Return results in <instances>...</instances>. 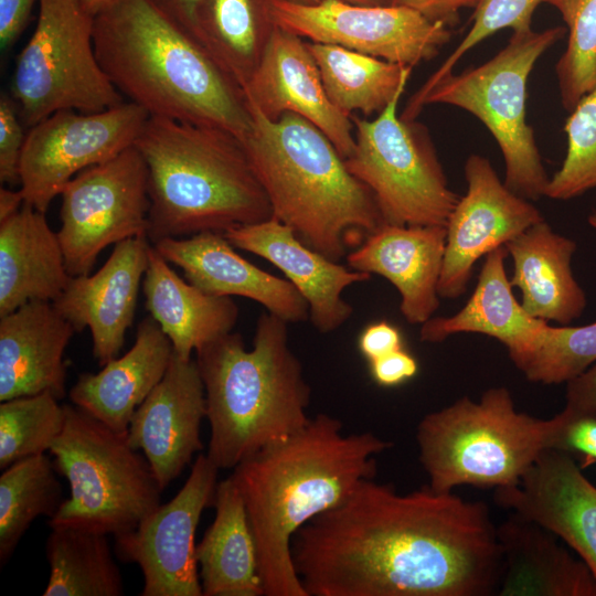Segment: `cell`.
<instances>
[{
    "label": "cell",
    "mask_w": 596,
    "mask_h": 596,
    "mask_svg": "<svg viewBox=\"0 0 596 596\" xmlns=\"http://www.w3.org/2000/svg\"><path fill=\"white\" fill-rule=\"evenodd\" d=\"M291 552L308 596H489L502 575L485 502L374 478L299 529Z\"/></svg>",
    "instance_id": "obj_1"
},
{
    "label": "cell",
    "mask_w": 596,
    "mask_h": 596,
    "mask_svg": "<svg viewBox=\"0 0 596 596\" xmlns=\"http://www.w3.org/2000/svg\"><path fill=\"white\" fill-rule=\"evenodd\" d=\"M392 443L373 433H343L324 413L298 432L240 462L231 475L255 539L264 596H308L296 572L291 542L317 515L375 478L376 456Z\"/></svg>",
    "instance_id": "obj_2"
},
{
    "label": "cell",
    "mask_w": 596,
    "mask_h": 596,
    "mask_svg": "<svg viewBox=\"0 0 596 596\" xmlns=\"http://www.w3.org/2000/svg\"><path fill=\"white\" fill-rule=\"evenodd\" d=\"M96 56L109 81L149 116L227 130L252 117L240 84L206 46L152 0H113L94 15Z\"/></svg>",
    "instance_id": "obj_3"
},
{
    "label": "cell",
    "mask_w": 596,
    "mask_h": 596,
    "mask_svg": "<svg viewBox=\"0 0 596 596\" xmlns=\"http://www.w3.org/2000/svg\"><path fill=\"white\" fill-rule=\"evenodd\" d=\"M246 102L252 123L243 145L273 217L305 245L340 262L350 245L358 247L385 224L373 194L309 120L289 111L272 120Z\"/></svg>",
    "instance_id": "obj_4"
},
{
    "label": "cell",
    "mask_w": 596,
    "mask_h": 596,
    "mask_svg": "<svg viewBox=\"0 0 596 596\" xmlns=\"http://www.w3.org/2000/svg\"><path fill=\"white\" fill-rule=\"evenodd\" d=\"M134 146L148 168L151 244L273 217L243 141L232 132L149 116Z\"/></svg>",
    "instance_id": "obj_5"
},
{
    "label": "cell",
    "mask_w": 596,
    "mask_h": 596,
    "mask_svg": "<svg viewBox=\"0 0 596 596\" xmlns=\"http://www.w3.org/2000/svg\"><path fill=\"white\" fill-rule=\"evenodd\" d=\"M288 324L266 310L251 350L232 331L195 352L211 428L206 456L219 469H234L310 419L311 390L289 345Z\"/></svg>",
    "instance_id": "obj_6"
},
{
    "label": "cell",
    "mask_w": 596,
    "mask_h": 596,
    "mask_svg": "<svg viewBox=\"0 0 596 596\" xmlns=\"http://www.w3.org/2000/svg\"><path fill=\"white\" fill-rule=\"evenodd\" d=\"M552 426V418L518 412L507 387H490L478 402L462 396L425 415L416 432L418 458L438 492L515 486L549 448Z\"/></svg>",
    "instance_id": "obj_7"
},
{
    "label": "cell",
    "mask_w": 596,
    "mask_h": 596,
    "mask_svg": "<svg viewBox=\"0 0 596 596\" xmlns=\"http://www.w3.org/2000/svg\"><path fill=\"white\" fill-rule=\"evenodd\" d=\"M65 425L50 453L70 485V497L49 521L118 535L134 530L160 503L163 491L127 434H119L75 405H64Z\"/></svg>",
    "instance_id": "obj_8"
},
{
    "label": "cell",
    "mask_w": 596,
    "mask_h": 596,
    "mask_svg": "<svg viewBox=\"0 0 596 596\" xmlns=\"http://www.w3.org/2000/svg\"><path fill=\"white\" fill-rule=\"evenodd\" d=\"M563 26L513 32L508 44L486 63L450 73L423 97L429 104L459 107L477 117L496 139L505 163L504 184L514 193L538 200L550 178L543 167L532 127L526 123V85L539 58L565 34Z\"/></svg>",
    "instance_id": "obj_9"
},
{
    "label": "cell",
    "mask_w": 596,
    "mask_h": 596,
    "mask_svg": "<svg viewBox=\"0 0 596 596\" xmlns=\"http://www.w3.org/2000/svg\"><path fill=\"white\" fill-rule=\"evenodd\" d=\"M35 29L19 53L11 97L25 127L65 109L96 113L125 102L96 56L94 17L82 0H39Z\"/></svg>",
    "instance_id": "obj_10"
},
{
    "label": "cell",
    "mask_w": 596,
    "mask_h": 596,
    "mask_svg": "<svg viewBox=\"0 0 596 596\" xmlns=\"http://www.w3.org/2000/svg\"><path fill=\"white\" fill-rule=\"evenodd\" d=\"M403 93L373 120L351 116L355 148L344 163L386 224L446 226L460 195L449 188L426 129L397 116Z\"/></svg>",
    "instance_id": "obj_11"
},
{
    "label": "cell",
    "mask_w": 596,
    "mask_h": 596,
    "mask_svg": "<svg viewBox=\"0 0 596 596\" xmlns=\"http://www.w3.org/2000/svg\"><path fill=\"white\" fill-rule=\"evenodd\" d=\"M61 196L62 225L56 233L71 276L88 275L110 244L147 235L148 168L135 146L81 171Z\"/></svg>",
    "instance_id": "obj_12"
},
{
    "label": "cell",
    "mask_w": 596,
    "mask_h": 596,
    "mask_svg": "<svg viewBox=\"0 0 596 596\" xmlns=\"http://www.w3.org/2000/svg\"><path fill=\"white\" fill-rule=\"evenodd\" d=\"M148 118L124 102L96 113L60 110L30 127L19 169L24 203L45 213L76 174L134 146Z\"/></svg>",
    "instance_id": "obj_13"
},
{
    "label": "cell",
    "mask_w": 596,
    "mask_h": 596,
    "mask_svg": "<svg viewBox=\"0 0 596 596\" xmlns=\"http://www.w3.org/2000/svg\"><path fill=\"white\" fill-rule=\"evenodd\" d=\"M273 25L315 43L339 45L414 67L434 58L450 40L449 26L394 6H359L327 0L304 4L269 0Z\"/></svg>",
    "instance_id": "obj_14"
},
{
    "label": "cell",
    "mask_w": 596,
    "mask_h": 596,
    "mask_svg": "<svg viewBox=\"0 0 596 596\" xmlns=\"http://www.w3.org/2000/svg\"><path fill=\"white\" fill-rule=\"evenodd\" d=\"M219 468L200 453L183 487L137 528L115 535V553L137 564L143 577L141 596H203L196 561L195 531L213 504Z\"/></svg>",
    "instance_id": "obj_15"
},
{
    "label": "cell",
    "mask_w": 596,
    "mask_h": 596,
    "mask_svg": "<svg viewBox=\"0 0 596 596\" xmlns=\"http://www.w3.org/2000/svg\"><path fill=\"white\" fill-rule=\"evenodd\" d=\"M467 190L446 224V245L438 283L443 299H457L468 287L475 264L488 253L544 220L530 200L502 182L489 159L470 155L464 167Z\"/></svg>",
    "instance_id": "obj_16"
},
{
    "label": "cell",
    "mask_w": 596,
    "mask_h": 596,
    "mask_svg": "<svg viewBox=\"0 0 596 596\" xmlns=\"http://www.w3.org/2000/svg\"><path fill=\"white\" fill-rule=\"evenodd\" d=\"M246 100L272 120L294 113L309 120L343 159L354 151L351 117L329 99L313 56L300 36L274 26L264 52L242 85Z\"/></svg>",
    "instance_id": "obj_17"
},
{
    "label": "cell",
    "mask_w": 596,
    "mask_h": 596,
    "mask_svg": "<svg viewBox=\"0 0 596 596\" xmlns=\"http://www.w3.org/2000/svg\"><path fill=\"white\" fill-rule=\"evenodd\" d=\"M204 384L195 359L172 352L168 369L130 421L127 438L141 450L164 490L203 450Z\"/></svg>",
    "instance_id": "obj_18"
},
{
    "label": "cell",
    "mask_w": 596,
    "mask_h": 596,
    "mask_svg": "<svg viewBox=\"0 0 596 596\" xmlns=\"http://www.w3.org/2000/svg\"><path fill=\"white\" fill-rule=\"evenodd\" d=\"M574 457L544 449L520 482L497 488L498 505L554 533L596 577V487Z\"/></svg>",
    "instance_id": "obj_19"
},
{
    "label": "cell",
    "mask_w": 596,
    "mask_h": 596,
    "mask_svg": "<svg viewBox=\"0 0 596 596\" xmlns=\"http://www.w3.org/2000/svg\"><path fill=\"white\" fill-rule=\"evenodd\" d=\"M151 245L147 235L115 244L98 272L72 276L61 296L53 301L76 332L89 329L93 355L100 366L117 358L125 343L126 331L135 318Z\"/></svg>",
    "instance_id": "obj_20"
},
{
    "label": "cell",
    "mask_w": 596,
    "mask_h": 596,
    "mask_svg": "<svg viewBox=\"0 0 596 596\" xmlns=\"http://www.w3.org/2000/svg\"><path fill=\"white\" fill-rule=\"evenodd\" d=\"M152 245L206 294L252 299L288 323L309 319V305L296 287L238 255L223 233L166 237Z\"/></svg>",
    "instance_id": "obj_21"
},
{
    "label": "cell",
    "mask_w": 596,
    "mask_h": 596,
    "mask_svg": "<svg viewBox=\"0 0 596 596\" xmlns=\"http://www.w3.org/2000/svg\"><path fill=\"white\" fill-rule=\"evenodd\" d=\"M224 235L235 248L265 258L286 275L308 302L309 319L320 333L333 332L351 318L353 308L342 292L371 278L305 245L275 217L231 228Z\"/></svg>",
    "instance_id": "obj_22"
},
{
    "label": "cell",
    "mask_w": 596,
    "mask_h": 596,
    "mask_svg": "<svg viewBox=\"0 0 596 596\" xmlns=\"http://www.w3.org/2000/svg\"><path fill=\"white\" fill-rule=\"evenodd\" d=\"M446 226L383 224L345 256L349 268L376 274L400 292V310L411 324L429 320L440 305L438 283Z\"/></svg>",
    "instance_id": "obj_23"
},
{
    "label": "cell",
    "mask_w": 596,
    "mask_h": 596,
    "mask_svg": "<svg viewBox=\"0 0 596 596\" xmlns=\"http://www.w3.org/2000/svg\"><path fill=\"white\" fill-rule=\"evenodd\" d=\"M75 328L51 301L0 317V401L50 392L65 396L64 351Z\"/></svg>",
    "instance_id": "obj_24"
},
{
    "label": "cell",
    "mask_w": 596,
    "mask_h": 596,
    "mask_svg": "<svg viewBox=\"0 0 596 596\" xmlns=\"http://www.w3.org/2000/svg\"><path fill=\"white\" fill-rule=\"evenodd\" d=\"M172 344L158 322L148 316L132 347L97 373H82L70 390L73 405L119 434H127L134 413L163 377Z\"/></svg>",
    "instance_id": "obj_25"
},
{
    "label": "cell",
    "mask_w": 596,
    "mask_h": 596,
    "mask_svg": "<svg viewBox=\"0 0 596 596\" xmlns=\"http://www.w3.org/2000/svg\"><path fill=\"white\" fill-rule=\"evenodd\" d=\"M497 535L502 556L500 596H596V577L560 539L512 512Z\"/></svg>",
    "instance_id": "obj_26"
},
{
    "label": "cell",
    "mask_w": 596,
    "mask_h": 596,
    "mask_svg": "<svg viewBox=\"0 0 596 596\" xmlns=\"http://www.w3.org/2000/svg\"><path fill=\"white\" fill-rule=\"evenodd\" d=\"M576 247L545 220L505 244L513 262L510 284L520 289L521 305L533 318L567 326L584 312L586 295L572 270Z\"/></svg>",
    "instance_id": "obj_27"
},
{
    "label": "cell",
    "mask_w": 596,
    "mask_h": 596,
    "mask_svg": "<svg viewBox=\"0 0 596 596\" xmlns=\"http://www.w3.org/2000/svg\"><path fill=\"white\" fill-rule=\"evenodd\" d=\"M71 277L44 212L24 203L0 223V317L30 301L53 302Z\"/></svg>",
    "instance_id": "obj_28"
},
{
    "label": "cell",
    "mask_w": 596,
    "mask_h": 596,
    "mask_svg": "<svg viewBox=\"0 0 596 596\" xmlns=\"http://www.w3.org/2000/svg\"><path fill=\"white\" fill-rule=\"evenodd\" d=\"M142 291L146 309L183 360H191L193 351L232 332L238 319L237 305L231 297L206 294L183 280L153 245Z\"/></svg>",
    "instance_id": "obj_29"
},
{
    "label": "cell",
    "mask_w": 596,
    "mask_h": 596,
    "mask_svg": "<svg viewBox=\"0 0 596 596\" xmlns=\"http://www.w3.org/2000/svg\"><path fill=\"white\" fill-rule=\"evenodd\" d=\"M505 246L488 253L477 285L465 306L448 317H432L422 324L419 338L439 343L458 333H479L497 339L512 358L526 350L546 321L530 316L513 295L505 272Z\"/></svg>",
    "instance_id": "obj_30"
},
{
    "label": "cell",
    "mask_w": 596,
    "mask_h": 596,
    "mask_svg": "<svg viewBox=\"0 0 596 596\" xmlns=\"http://www.w3.org/2000/svg\"><path fill=\"white\" fill-rule=\"evenodd\" d=\"M215 515L196 545L203 596H264L255 539L230 476L215 490Z\"/></svg>",
    "instance_id": "obj_31"
},
{
    "label": "cell",
    "mask_w": 596,
    "mask_h": 596,
    "mask_svg": "<svg viewBox=\"0 0 596 596\" xmlns=\"http://www.w3.org/2000/svg\"><path fill=\"white\" fill-rule=\"evenodd\" d=\"M330 102L351 117L381 113L405 91L413 67L391 63L339 45L307 43Z\"/></svg>",
    "instance_id": "obj_32"
},
{
    "label": "cell",
    "mask_w": 596,
    "mask_h": 596,
    "mask_svg": "<svg viewBox=\"0 0 596 596\" xmlns=\"http://www.w3.org/2000/svg\"><path fill=\"white\" fill-rule=\"evenodd\" d=\"M107 534L51 528L45 543L50 578L43 596H121L124 581Z\"/></svg>",
    "instance_id": "obj_33"
},
{
    "label": "cell",
    "mask_w": 596,
    "mask_h": 596,
    "mask_svg": "<svg viewBox=\"0 0 596 596\" xmlns=\"http://www.w3.org/2000/svg\"><path fill=\"white\" fill-rule=\"evenodd\" d=\"M259 3L204 0L198 13V39L241 87L259 62L274 29L266 24L272 22L269 7L260 9Z\"/></svg>",
    "instance_id": "obj_34"
},
{
    "label": "cell",
    "mask_w": 596,
    "mask_h": 596,
    "mask_svg": "<svg viewBox=\"0 0 596 596\" xmlns=\"http://www.w3.org/2000/svg\"><path fill=\"white\" fill-rule=\"evenodd\" d=\"M54 461L45 454L19 460L0 476V566L6 565L32 522L53 518L62 504Z\"/></svg>",
    "instance_id": "obj_35"
},
{
    "label": "cell",
    "mask_w": 596,
    "mask_h": 596,
    "mask_svg": "<svg viewBox=\"0 0 596 596\" xmlns=\"http://www.w3.org/2000/svg\"><path fill=\"white\" fill-rule=\"evenodd\" d=\"M510 359L531 382L567 383L596 362V321L578 327L546 323L526 350Z\"/></svg>",
    "instance_id": "obj_36"
},
{
    "label": "cell",
    "mask_w": 596,
    "mask_h": 596,
    "mask_svg": "<svg viewBox=\"0 0 596 596\" xmlns=\"http://www.w3.org/2000/svg\"><path fill=\"white\" fill-rule=\"evenodd\" d=\"M65 425V408L50 392L0 404V469L50 451Z\"/></svg>",
    "instance_id": "obj_37"
},
{
    "label": "cell",
    "mask_w": 596,
    "mask_h": 596,
    "mask_svg": "<svg viewBox=\"0 0 596 596\" xmlns=\"http://www.w3.org/2000/svg\"><path fill=\"white\" fill-rule=\"evenodd\" d=\"M566 24L567 45L555 65L561 102L572 111L596 85V0H544Z\"/></svg>",
    "instance_id": "obj_38"
},
{
    "label": "cell",
    "mask_w": 596,
    "mask_h": 596,
    "mask_svg": "<svg viewBox=\"0 0 596 596\" xmlns=\"http://www.w3.org/2000/svg\"><path fill=\"white\" fill-rule=\"evenodd\" d=\"M570 113L566 156L545 190L552 200L567 201L596 188V85Z\"/></svg>",
    "instance_id": "obj_39"
},
{
    "label": "cell",
    "mask_w": 596,
    "mask_h": 596,
    "mask_svg": "<svg viewBox=\"0 0 596 596\" xmlns=\"http://www.w3.org/2000/svg\"><path fill=\"white\" fill-rule=\"evenodd\" d=\"M542 2L544 0H478L468 33L409 99L402 117L406 120H415L421 111L419 105L423 97L438 81L453 73L454 66L473 46L502 29H512L513 32L532 30V15Z\"/></svg>",
    "instance_id": "obj_40"
},
{
    "label": "cell",
    "mask_w": 596,
    "mask_h": 596,
    "mask_svg": "<svg viewBox=\"0 0 596 596\" xmlns=\"http://www.w3.org/2000/svg\"><path fill=\"white\" fill-rule=\"evenodd\" d=\"M552 421L549 448L578 458L582 469L596 462V413L565 406Z\"/></svg>",
    "instance_id": "obj_41"
},
{
    "label": "cell",
    "mask_w": 596,
    "mask_h": 596,
    "mask_svg": "<svg viewBox=\"0 0 596 596\" xmlns=\"http://www.w3.org/2000/svg\"><path fill=\"white\" fill-rule=\"evenodd\" d=\"M15 102L9 94L0 96V181L20 183V159L26 134Z\"/></svg>",
    "instance_id": "obj_42"
},
{
    "label": "cell",
    "mask_w": 596,
    "mask_h": 596,
    "mask_svg": "<svg viewBox=\"0 0 596 596\" xmlns=\"http://www.w3.org/2000/svg\"><path fill=\"white\" fill-rule=\"evenodd\" d=\"M369 364L373 381L383 387L398 386L413 379L418 372L417 360L404 348L373 360Z\"/></svg>",
    "instance_id": "obj_43"
},
{
    "label": "cell",
    "mask_w": 596,
    "mask_h": 596,
    "mask_svg": "<svg viewBox=\"0 0 596 596\" xmlns=\"http://www.w3.org/2000/svg\"><path fill=\"white\" fill-rule=\"evenodd\" d=\"M358 348L369 361L403 349V338L397 327L382 320L366 326L359 336Z\"/></svg>",
    "instance_id": "obj_44"
},
{
    "label": "cell",
    "mask_w": 596,
    "mask_h": 596,
    "mask_svg": "<svg viewBox=\"0 0 596 596\" xmlns=\"http://www.w3.org/2000/svg\"><path fill=\"white\" fill-rule=\"evenodd\" d=\"M478 0H385L387 6L414 10L434 22L453 26L459 22V12L475 8Z\"/></svg>",
    "instance_id": "obj_45"
},
{
    "label": "cell",
    "mask_w": 596,
    "mask_h": 596,
    "mask_svg": "<svg viewBox=\"0 0 596 596\" xmlns=\"http://www.w3.org/2000/svg\"><path fill=\"white\" fill-rule=\"evenodd\" d=\"M39 0H0V47L8 51L24 30Z\"/></svg>",
    "instance_id": "obj_46"
},
{
    "label": "cell",
    "mask_w": 596,
    "mask_h": 596,
    "mask_svg": "<svg viewBox=\"0 0 596 596\" xmlns=\"http://www.w3.org/2000/svg\"><path fill=\"white\" fill-rule=\"evenodd\" d=\"M566 407L596 413V362L566 383Z\"/></svg>",
    "instance_id": "obj_47"
},
{
    "label": "cell",
    "mask_w": 596,
    "mask_h": 596,
    "mask_svg": "<svg viewBox=\"0 0 596 596\" xmlns=\"http://www.w3.org/2000/svg\"><path fill=\"white\" fill-rule=\"evenodd\" d=\"M173 21L198 39V13L204 0H152Z\"/></svg>",
    "instance_id": "obj_48"
},
{
    "label": "cell",
    "mask_w": 596,
    "mask_h": 596,
    "mask_svg": "<svg viewBox=\"0 0 596 596\" xmlns=\"http://www.w3.org/2000/svg\"><path fill=\"white\" fill-rule=\"evenodd\" d=\"M24 204V196L20 190L0 189V223L18 213Z\"/></svg>",
    "instance_id": "obj_49"
},
{
    "label": "cell",
    "mask_w": 596,
    "mask_h": 596,
    "mask_svg": "<svg viewBox=\"0 0 596 596\" xmlns=\"http://www.w3.org/2000/svg\"><path fill=\"white\" fill-rule=\"evenodd\" d=\"M298 3L304 4H318L327 0H290ZM341 2H347L351 4H359V6H384L386 4L385 0H336Z\"/></svg>",
    "instance_id": "obj_50"
},
{
    "label": "cell",
    "mask_w": 596,
    "mask_h": 596,
    "mask_svg": "<svg viewBox=\"0 0 596 596\" xmlns=\"http://www.w3.org/2000/svg\"><path fill=\"white\" fill-rule=\"evenodd\" d=\"M111 1L113 0H82L83 6L93 17Z\"/></svg>",
    "instance_id": "obj_51"
},
{
    "label": "cell",
    "mask_w": 596,
    "mask_h": 596,
    "mask_svg": "<svg viewBox=\"0 0 596 596\" xmlns=\"http://www.w3.org/2000/svg\"><path fill=\"white\" fill-rule=\"evenodd\" d=\"M588 223L589 225L596 230V211L592 212L588 216Z\"/></svg>",
    "instance_id": "obj_52"
}]
</instances>
